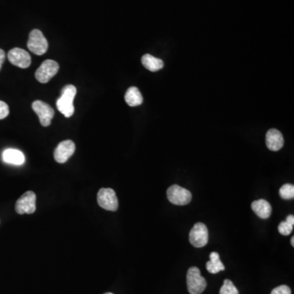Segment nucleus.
<instances>
[{
  "label": "nucleus",
  "mask_w": 294,
  "mask_h": 294,
  "mask_svg": "<svg viewBox=\"0 0 294 294\" xmlns=\"http://www.w3.org/2000/svg\"><path fill=\"white\" fill-rule=\"evenodd\" d=\"M77 89L72 84L65 86L62 91L60 98L57 101V107L58 110L67 118H70L74 112V106L73 105L74 99L75 97Z\"/></svg>",
  "instance_id": "nucleus-1"
},
{
  "label": "nucleus",
  "mask_w": 294,
  "mask_h": 294,
  "mask_svg": "<svg viewBox=\"0 0 294 294\" xmlns=\"http://www.w3.org/2000/svg\"><path fill=\"white\" fill-rule=\"evenodd\" d=\"M186 284L191 294H201L207 287V282L197 267H191L186 276Z\"/></svg>",
  "instance_id": "nucleus-2"
},
{
  "label": "nucleus",
  "mask_w": 294,
  "mask_h": 294,
  "mask_svg": "<svg viewBox=\"0 0 294 294\" xmlns=\"http://www.w3.org/2000/svg\"><path fill=\"white\" fill-rule=\"evenodd\" d=\"M27 46L30 52L39 56L44 54L49 49L46 38L39 30H33L30 32Z\"/></svg>",
  "instance_id": "nucleus-3"
},
{
  "label": "nucleus",
  "mask_w": 294,
  "mask_h": 294,
  "mask_svg": "<svg viewBox=\"0 0 294 294\" xmlns=\"http://www.w3.org/2000/svg\"><path fill=\"white\" fill-rule=\"evenodd\" d=\"M99 206L108 211H116L119 207V201L115 191L110 188H101L97 193Z\"/></svg>",
  "instance_id": "nucleus-4"
},
{
  "label": "nucleus",
  "mask_w": 294,
  "mask_h": 294,
  "mask_svg": "<svg viewBox=\"0 0 294 294\" xmlns=\"http://www.w3.org/2000/svg\"><path fill=\"white\" fill-rule=\"evenodd\" d=\"M167 196L170 203L175 205H186L191 202L192 195L182 186L173 185L167 191Z\"/></svg>",
  "instance_id": "nucleus-5"
},
{
  "label": "nucleus",
  "mask_w": 294,
  "mask_h": 294,
  "mask_svg": "<svg viewBox=\"0 0 294 294\" xmlns=\"http://www.w3.org/2000/svg\"><path fill=\"white\" fill-rule=\"evenodd\" d=\"M59 65L53 60L44 61L35 72V78L39 83H46L58 74Z\"/></svg>",
  "instance_id": "nucleus-6"
},
{
  "label": "nucleus",
  "mask_w": 294,
  "mask_h": 294,
  "mask_svg": "<svg viewBox=\"0 0 294 294\" xmlns=\"http://www.w3.org/2000/svg\"><path fill=\"white\" fill-rule=\"evenodd\" d=\"M190 242L196 248H202L209 241V231L206 225L202 222L196 223L190 232Z\"/></svg>",
  "instance_id": "nucleus-7"
},
{
  "label": "nucleus",
  "mask_w": 294,
  "mask_h": 294,
  "mask_svg": "<svg viewBox=\"0 0 294 294\" xmlns=\"http://www.w3.org/2000/svg\"><path fill=\"white\" fill-rule=\"evenodd\" d=\"M36 195L33 191H27L16 201V211L19 214H32L36 210Z\"/></svg>",
  "instance_id": "nucleus-8"
},
{
  "label": "nucleus",
  "mask_w": 294,
  "mask_h": 294,
  "mask_svg": "<svg viewBox=\"0 0 294 294\" xmlns=\"http://www.w3.org/2000/svg\"><path fill=\"white\" fill-rule=\"evenodd\" d=\"M32 108L39 116L40 124L44 127L49 126L55 113L49 104L42 101H35L33 102Z\"/></svg>",
  "instance_id": "nucleus-9"
},
{
  "label": "nucleus",
  "mask_w": 294,
  "mask_h": 294,
  "mask_svg": "<svg viewBox=\"0 0 294 294\" xmlns=\"http://www.w3.org/2000/svg\"><path fill=\"white\" fill-rule=\"evenodd\" d=\"M7 58L12 65L22 69H25L30 67L31 63L30 54L24 49H19V48H15L10 50L7 54Z\"/></svg>",
  "instance_id": "nucleus-10"
},
{
  "label": "nucleus",
  "mask_w": 294,
  "mask_h": 294,
  "mask_svg": "<svg viewBox=\"0 0 294 294\" xmlns=\"http://www.w3.org/2000/svg\"><path fill=\"white\" fill-rule=\"evenodd\" d=\"M75 150V145L71 140L64 141L58 144L54 151V159L59 163H64L72 156Z\"/></svg>",
  "instance_id": "nucleus-11"
},
{
  "label": "nucleus",
  "mask_w": 294,
  "mask_h": 294,
  "mask_svg": "<svg viewBox=\"0 0 294 294\" xmlns=\"http://www.w3.org/2000/svg\"><path fill=\"white\" fill-rule=\"evenodd\" d=\"M266 143L268 149L272 151H278L284 146L282 134L277 129H270L266 136Z\"/></svg>",
  "instance_id": "nucleus-12"
},
{
  "label": "nucleus",
  "mask_w": 294,
  "mask_h": 294,
  "mask_svg": "<svg viewBox=\"0 0 294 294\" xmlns=\"http://www.w3.org/2000/svg\"><path fill=\"white\" fill-rule=\"evenodd\" d=\"M2 158L5 163L13 165H22L25 160L23 153L16 149H5L2 152Z\"/></svg>",
  "instance_id": "nucleus-13"
},
{
  "label": "nucleus",
  "mask_w": 294,
  "mask_h": 294,
  "mask_svg": "<svg viewBox=\"0 0 294 294\" xmlns=\"http://www.w3.org/2000/svg\"><path fill=\"white\" fill-rule=\"evenodd\" d=\"M251 208L253 209V211L257 214V216L262 219H268L271 216V212H272L271 205L267 202V200H265L253 201L251 205Z\"/></svg>",
  "instance_id": "nucleus-14"
},
{
  "label": "nucleus",
  "mask_w": 294,
  "mask_h": 294,
  "mask_svg": "<svg viewBox=\"0 0 294 294\" xmlns=\"http://www.w3.org/2000/svg\"><path fill=\"white\" fill-rule=\"evenodd\" d=\"M124 98L127 104L130 106H140L143 101V95L138 87H129L127 90Z\"/></svg>",
  "instance_id": "nucleus-15"
},
{
  "label": "nucleus",
  "mask_w": 294,
  "mask_h": 294,
  "mask_svg": "<svg viewBox=\"0 0 294 294\" xmlns=\"http://www.w3.org/2000/svg\"><path fill=\"white\" fill-rule=\"evenodd\" d=\"M142 63L146 69L149 72H156L163 67V62L159 58H154L149 54H146L142 58Z\"/></svg>",
  "instance_id": "nucleus-16"
},
{
  "label": "nucleus",
  "mask_w": 294,
  "mask_h": 294,
  "mask_svg": "<svg viewBox=\"0 0 294 294\" xmlns=\"http://www.w3.org/2000/svg\"><path fill=\"white\" fill-rule=\"evenodd\" d=\"M206 268L211 274L219 273L225 270V267L222 262H220V257L217 252L210 253V261L206 263Z\"/></svg>",
  "instance_id": "nucleus-17"
},
{
  "label": "nucleus",
  "mask_w": 294,
  "mask_h": 294,
  "mask_svg": "<svg viewBox=\"0 0 294 294\" xmlns=\"http://www.w3.org/2000/svg\"><path fill=\"white\" fill-rule=\"evenodd\" d=\"M294 215H289L287 217V219H286V220L285 221H282L279 225V232L281 233L282 235H290L292 233L293 229H294Z\"/></svg>",
  "instance_id": "nucleus-18"
},
{
  "label": "nucleus",
  "mask_w": 294,
  "mask_h": 294,
  "mask_svg": "<svg viewBox=\"0 0 294 294\" xmlns=\"http://www.w3.org/2000/svg\"><path fill=\"white\" fill-rule=\"evenodd\" d=\"M280 196L284 200H293L294 198V186L291 184H285L280 189Z\"/></svg>",
  "instance_id": "nucleus-19"
},
{
  "label": "nucleus",
  "mask_w": 294,
  "mask_h": 294,
  "mask_svg": "<svg viewBox=\"0 0 294 294\" xmlns=\"http://www.w3.org/2000/svg\"><path fill=\"white\" fill-rule=\"evenodd\" d=\"M220 294H239V291L234 286L232 281L230 280H225L222 287L220 288Z\"/></svg>",
  "instance_id": "nucleus-20"
},
{
  "label": "nucleus",
  "mask_w": 294,
  "mask_h": 294,
  "mask_svg": "<svg viewBox=\"0 0 294 294\" xmlns=\"http://www.w3.org/2000/svg\"><path fill=\"white\" fill-rule=\"evenodd\" d=\"M9 115V108L4 101H0V120H3Z\"/></svg>",
  "instance_id": "nucleus-21"
},
{
  "label": "nucleus",
  "mask_w": 294,
  "mask_h": 294,
  "mask_svg": "<svg viewBox=\"0 0 294 294\" xmlns=\"http://www.w3.org/2000/svg\"><path fill=\"white\" fill-rule=\"evenodd\" d=\"M271 294H291V290L287 285H281L274 289Z\"/></svg>",
  "instance_id": "nucleus-22"
},
{
  "label": "nucleus",
  "mask_w": 294,
  "mask_h": 294,
  "mask_svg": "<svg viewBox=\"0 0 294 294\" xmlns=\"http://www.w3.org/2000/svg\"><path fill=\"white\" fill-rule=\"evenodd\" d=\"M5 60V53L4 51L0 49V69L2 67V63L4 62Z\"/></svg>",
  "instance_id": "nucleus-23"
},
{
  "label": "nucleus",
  "mask_w": 294,
  "mask_h": 294,
  "mask_svg": "<svg viewBox=\"0 0 294 294\" xmlns=\"http://www.w3.org/2000/svg\"><path fill=\"white\" fill-rule=\"evenodd\" d=\"M291 244H292V246H294V236L291 238Z\"/></svg>",
  "instance_id": "nucleus-24"
},
{
  "label": "nucleus",
  "mask_w": 294,
  "mask_h": 294,
  "mask_svg": "<svg viewBox=\"0 0 294 294\" xmlns=\"http://www.w3.org/2000/svg\"><path fill=\"white\" fill-rule=\"evenodd\" d=\"M111 294V293H106V294Z\"/></svg>",
  "instance_id": "nucleus-25"
}]
</instances>
